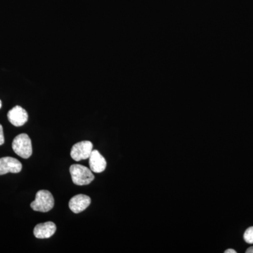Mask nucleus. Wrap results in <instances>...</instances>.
Returning <instances> with one entry per match:
<instances>
[{
  "label": "nucleus",
  "mask_w": 253,
  "mask_h": 253,
  "mask_svg": "<svg viewBox=\"0 0 253 253\" xmlns=\"http://www.w3.org/2000/svg\"><path fill=\"white\" fill-rule=\"evenodd\" d=\"M73 182L78 186L88 185L94 180L92 171L82 165H72L70 168Z\"/></svg>",
  "instance_id": "nucleus-1"
},
{
  "label": "nucleus",
  "mask_w": 253,
  "mask_h": 253,
  "mask_svg": "<svg viewBox=\"0 0 253 253\" xmlns=\"http://www.w3.org/2000/svg\"><path fill=\"white\" fill-rule=\"evenodd\" d=\"M54 206V199L47 190H41L36 194V200L31 203V207L37 212H47Z\"/></svg>",
  "instance_id": "nucleus-2"
},
{
  "label": "nucleus",
  "mask_w": 253,
  "mask_h": 253,
  "mask_svg": "<svg viewBox=\"0 0 253 253\" xmlns=\"http://www.w3.org/2000/svg\"><path fill=\"white\" fill-rule=\"evenodd\" d=\"M12 149L18 156L28 159L33 154L31 138L27 134H18L13 140Z\"/></svg>",
  "instance_id": "nucleus-3"
},
{
  "label": "nucleus",
  "mask_w": 253,
  "mask_h": 253,
  "mask_svg": "<svg viewBox=\"0 0 253 253\" xmlns=\"http://www.w3.org/2000/svg\"><path fill=\"white\" fill-rule=\"evenodd\" d=\"M92 151V143L89 141H83L73 146L71 149V156L74 161H81L88 159Z\"/></svg>",
  "instance_id": "nucleus-4"
},
{
  "label": "nucleus",
  "mask_w": 253,
  "mask_h": 253,
  "mask_svg": "<svg viewBox=\"0 0 253 253\" xmlns=\"http://www.w3.org/2000/svg\"><path fill=\"white\" fill-rule=\"evenodd\" d=\"M22 168L21 163L16 158H0V175H4L7 173H19L22 170Z\"/></svg>",
  "instance_id": "nucleus-5"
},
{
  "label": "nucleus",
  "mask_w": 253,
  "mask_h": 253,
  "mask_svg": "<svg viewBox=\"0 0 253 253\" xmlns=\"http://www.w3.org/2000/svg\"><path fill=\"white\" fill-rule=\"evenodd\" d=\"M7 118L13 126H21L27 123L28 114L27 111L21 106H16L8 112Z\"/></svg>",
  "instance_id": "nucleus-6"
},
{
  "label": "nucleus",
  "mask_w": 253,
  "mask_h": 253,
  "mask_svg": "<svg viewBox=\"0 0 253 253\" xmlns=\"http://www.w3.org/2000/svg\"><path fill=\"white\" fill-rule=\"evenodd\" d=\"M91 204L89 196L84 194H78L73 197L69 201V208L73 212H82L89 207Z\"/></svg>",
  "instance_id": "nucleus-7"
},
{
  "label": "nucleus",
  "mask_w": 253,
  "mask_h": 253,
  "mask_svg": "<svg viewBox=\"0 0 253 253\" xmlns=\"http://www.w3.org/2000/svg\"><path fill=\"white\" fill-rule=\"evenodd\" d=\"M56 231V224L52 221H46L36 225L33 234L37 239H49L54 235Z\"/></svg>",
  "instance_id": "nucleus-8"
},
{
  "label": "nucleus",
  "mask_w": 253,
  "mask_h": 253,
  "mask_svg": "<svg viewBox=\"0 0 253 253\" xmlns=\"http://www.w3.org/2000/svg\"><path fill=\"white\" fill-rule=\"evenodd\" d=\"M90 169L95 173L104 172L107 166L106 159L103 157L97 150H93L89 158Z\"/></svg>",
  "instance_id": "nucleus-9"
},
{
  "label": "nucleus",
  "mask_w": 253,
  "mask_h": 253,
  "mask_svg": "<svg viewBox=\"0 0 253 253\" xmlns=\"http://www.w3.org/2000/svg\"><path fill=\"white\" fill-rule=\"evenodd\" d=\"M244 238L246 243L253 244V226H251L245 231Z\"/></svg>",
  "instance_id": "nucleus-10"
},
{
  "label": "nucleus",
  "mask_w": 253,
  "mask_h": 253,
  "mask_svg": "<svg viewBox=\"0 0 253 253\" xmlns=\"http://www.w3.org/2000/svg\"><path fill=\"white\" fill-rule=\"evenodd\" d=\"M4 131H3V126L0 124V146L4 144Z\"/></svg>",
  "instance_id": "nucleus-11"
},
{
  "label": "nucleus",
  "mask_w": 253,
  "mask_h": 253,
  "mask_svg": "<svg viewBox=\"0 0 253 253\" xmlns=\"http://www.w3.org/2000/svg\"><path fill=\"white\" fill-rule=\"evenodd\" d=\"M224 253H236V251H234V250H233V249H228V250H226V251Z\"/></svg>",
  "instance_id": "nucleus-12"
},
{
  "label": "nucleus",
  "mask_w": 253,
  "mask_h": 253,
  "mask_svg": "<svg viewBox=\"0 0 253 253\" xmlns=\"http://www.w3.org/2000/svg\"><path fill=\"white\" fill-rule=\"evenodd\" d=\"M246 253H253V247L249 248V249H247V251H246Z\"/></svg>",
  "instance_id": "nucleus-13"
},
{
  "label": "nucleus",
  "mask_w": 253,
  "mask_h": 253,
  "mask_svg": "<svg viewBox=\"0 0 253 253\" xmlns=\"http://www.w3.org/2000/svg\"><path fill=\"white\" fill-rule=\"evenodd\" d=\"M1 106H2V104H1V101L0 100V109H1Z\"/></svg>",
  "instance_id": "nucleus-14"
}]
</instances>
